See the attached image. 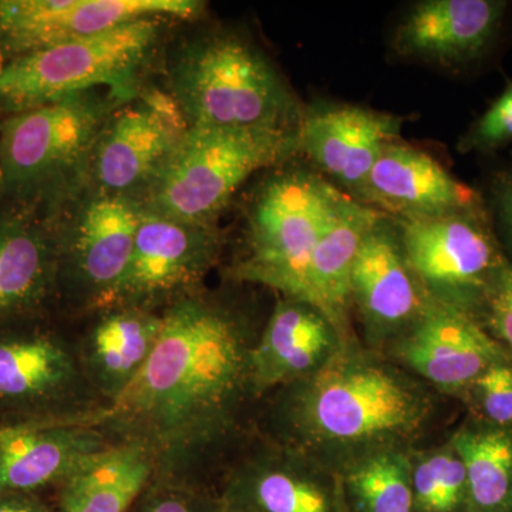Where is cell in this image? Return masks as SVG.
Segmentation results:
<instances>
[{
  "mask_svg": "<svg viewBox=\"0 0 512 512\" xmlns=\"http://www.w3.org/2000/svg\"><path fill=\"white\" fill-rule=\"evenodd\" d=\"M467 474V512H512V427L468 421L450 440Z\"/></svg>",
  "mask_w": 512,
  "mask_h": 512,
  "instance_id": "obj_26",
  "label": "cell"
},
{
  "mask_svg": "<svg viewBox=\"0 0 512 512\" xmlns=\"http://www.w3.org/2000/svg\"><path fill=\"white\" fill-rule=\"evenodd\" d=\"M141 212L134 198L94 192L77 221L57 220L59 293L79 292L100 309L130 264Z\"/></svg>",
  "mask_w": 512,
  "mask_h": 512,
  "instance_id": "obj_13",
  "label": "cell"
},
{
  "mask_svg": "<svg viewBox=\"0 0 512 512\" xmlns=\"http://www.w3.org/2000/svg\"><path fill=\"white\" fill-rule=\"evenodd\" d=\"M342 194L311 167L276 171L252 202L235 278L306 302L313 252Z\"/></svg>",
  "mask_w": 512,
  "mask_h": 512,
  "instance_id": "obj_7",
  "label": "cell"
},
{
  "mask_svg": "<svg viewBox=\"0 0 512 512\" xmlns=\"http://www.w3.org/2000/svg\"><path fill=\"white\" fill-rule=\"evenodd\" d=\"M220 251L215 225L188 224L143 207L130 264L99 311L163 312L178 299L198 293Z\"/></svg>",
  "mask_w": 512,
  "mask_h": 512,
  "instance_id": "obj_10",
  "label": "cell"
},
{
  "mask_svg": "<svg viewBox=\"0 0 512 512\" xmlns=\"http://www.w3.org/2000/svg\"><path fill=\"white\" fill-rule=\"evenodd\" d=\"M345 487L359 512H416L410 456L382 451L346 468Z\"/></svg>",
  "mask_w": 512,
  "mask_h": 512,
  "instance_id": "obj_27",
  "label": "cell"
},
{
  "mask_svg": "<svg viewBox=\"0 0 512 512\" xmlns=\"http://www.w3.org/2000/svg\"><path fill=\"white\" fill-rule=\"evenodd\" d=\"M153 355L107 419L119 440L147 444L156 476L197 481L198 470L227 439L245 397L254 393L247 323L201 292L161 312Z\"/></svg>",
  "mask_w": 512,
  "mask_h": 512,
  "instance_id": "obj_1",
  "label": "cell"
},
{
  "mask_svg": "<svg viewBox=\"0 0 512 512\" xmlns=\"http://www.w3.org/2000/svg\"><path fill=\"white\" fill-rule=\"evenodd\" d=\"M195 0H0V63L141 19L197 16Z\"/></svg>",
  "mask_w": 512,
  "mask_h": 512,
  "instance_id": "obj_12",
  "label": "cell"
},
{
  "mask_svg": "<svg viewBox=\"0 0 512 512\" xmlns=\"http://www.w3.org/2000/svg\"><path fill=\"white\" fill-rule=\"evenodd\" d=\"M346 345L329 319L311 303L284 298L251 350L255 394L311 376Z\"/></svg>",
  "mask_w": 512,
  "mask_h": 512,
  "instance_id": "obj_22",
  "label": "cell"
},
{
  "mask_svg": "<svg viewBox=\"0 0 512 512\" xmlns=\"http://www.w3.org/2000/svg\"><path fill=\"white\" fill-rule=\"evenodd\" d=\"M188 124L170 93L141 90L111 114L90 164L96 194L141 200Z\"/></svg>",
  "mask_w": 512,
  "mask_h": 512,
  "instance_id": "obj_11",
  "label": "cell"
},
{
  "mask_svg": "<svg viewBox=\"0 0 512 512\" xmlns=\"http://www.w3.org/2000/svg\"><path fill=\"white\" fill-rule=\"evenodd\" d=\"M221 512H332L333 497L319 466L272 443L232 468L221 493Z\"/></svg>",
  "mask_w": 512,
  "mask_h": 512,
  "instance_id": "obj_20",
  "label": "cell"
},
{
  "mask_svg": "<svg viewBox=\"0 0 512 512\" xmlns=\"http://www.w3.org/2000/svg\"><path fill=\"white\" fill-rule=\"evenodd\" d=\"M156 470L147 444L116 440L57 487V511L128 512Z\"/></svg>",
  "mask_w": 512,
  "mask_h": 512,
  "instance_id": "obj_25",
  "label": "cell"
},
{
  "mask_svg": "<svg viewBox=\"0 0 512 512\" xmlns=\"http://www.w3.org/2000/svg\"><path fill=\"white\" fill-rule=\"evenodd\" d=\"M430 393L382 357L346 343L272 403L274 443L343 471L382 451L404 450L433 414Z\"/></svg>",
  "mask_w": 512,
  "mask_h": 512,
  "instance_id": "obj_2",
  "label": "cell"
},
{
  "mask_svg": "<svg viewBox=\"0 0 512 512\" xmlns=\"http://www.w3.org/2000/svg\"><path fill=\"white\" fill-rule=\"evenodd\" d=\"M474 419L497 427H512V359L501 360L478 376L461 394Z\"/></svg>",
  "mask_w": 512,
  "mask_h": 512,
  "instance_id": "obj_30",
  "label": "cell"
},
{
  "mask_svg": "<svg viewBox=\"0 0 512 512\" xmlns=\"http://www.w3.org/2000/svg\"><path fill=\"white\" fill-rule=\"evenodd\" d=\"M484 201L504 255L512 264V168L494 175Z\"/></svg>",
  "mask_w": 512,
  "mask_h": 512,
  "instance_id": "obj_33",
  "label": "cell"
},
{
  "mask_svg": "<svg viewBox=\"0 0 512 512\" xmlns=\"http://www.w3.org/2000/svg\"><path fill=\"white\" fill-rule=\"evenodd\" d=\"M293 156L296 131L188 126L140 201L173 220L215 225L251 175Z\"/></svg>",
  "mask_w": 512,
  "mask_h": 512,
  "instance_id": "obj_5",
  "label": "cell"
},
{
  "mask_svg": "<svg viewBox=\"0 0 512 512\" xmlns=\"http://www.w3.org/2000/svg\"><path fill=\"white\" fill-rule=\"evenodd\" d=\"M83 383L76 350L46 325L45 315L0 326V427L103 419L76 414Z\"/></svg>",
  "mask_w": 512,
  "mask_h": 512,
  "instance_id": "obj_9",
  "label": "cell"
},
{
  "mask_svg": "<svg viewBox=\"0 0 512 512\" xmlns=\"http://www.w3.org/2000/svg\"><path fill=\"white\" fill-rule=\"evenodd\" d=\"M382 212L340 195L328 227L320 237L306 276V302L316 306L343 342L350 343V276L357 249Z\"/></svg>",
  "mask_w": 512,
  "mask_h": 512,
  "instance_id": "obj_24",
  "label": "cell"
},
{
  "mask_svg": "<svg viewBox=\"0 0 512 512\" xmlns=\"http://www.w3.org/2000/svg\"><path fill=\"white\" fill-rule=\"evenodd\" d=\"M416 512H467V474L450 443L410 460Z\"/></svg>",
  "mask_w": 512,
  "mask_h": 512,
  "instance_id": "obj_28",
  "label": "cell"
},
{
  "mask_svg": "<svg viewBox=\"0 0 512 512\" xmlns=\"http://www.w3.org/2000/svg\"><path fill=\"white\" fill-rule=\"evenodd\" d=\"M121 103L94 90L0 120L2 200L57 217L89 177L101 131Z\"/></svg>",
  "mask_w": 512,
  "mask_h": 512,
  "instance_id": "obj_3",
  "label": "cell"
},
{
  "mask_svg": "<svg viewBox=\"0 0 512 512\" xmlns=\"http://www.w3.org/2000/svg\"><path fill=\"white\" fill-rule=\"evenodd\" d=\"M512 143V82L460 140L463 153L491 154Z\"/></svg>",
  "mask_w": 512,
  "mask_h": 512,
  "instance_id": "obj_31",
  "label": "cell"
},
{
  "mask_svg": "<svg viewBox=\"0 0 512 512\" xmlns=\"http://www.w3.org/2000/svg\"><path fill=\"white\" fill-rule=\"evenodd\" d=\"M476 320L512 357V264L498 268Z\"/></svg>",
  "mask_w": 512,
  "mask_h": 512,
  "instance_id": "obj_32",
  "label": "cell"
},
{
  "mask_svg": "<svg viewBox=\"0 0 512 512\" xmlns=\"http://www.w3.org/2000/svg\"><path fill=\"white\" fill-rule=\"evenodd\" d=\"M128 512H221L217 494L183 478L154 476Z\"/></svg>",
  "mask_w": 512,
  "mask_h": 512,
  "instance_id": "obj_29",
  "label": "cell"
},
{
  "mask_svg": "<svg viewBox=\"0 0 512 512\" xmlns=\"http://www.w3.org/2000/svg\"><path fill=\"white\" fill-rule=\"evenodd\" d=\"M161 20H136L0 63V120L99 89L121 101L133 99L156 50Z\"/></svg>",
  "mask_w": 512,
  "mask_h": 512,
  "instance_id": "obj_6",
  "label": "cell"
},
{
  "mask_svg": "<svg viewBox=\"0 0 512 512\" xmlns=\"http://www.w3.org/2000/svg\"><path fill=\"white\" fill-rule=\"evenodd\" d=\"M350 296L352 308L375 340L399 339L429 305V296L407 264L393 218L382 214L360 242Z\"/></svg>",
  "mask_w": 512,
  "mask_h": 512,
  "instance_id": "obj_17",
  "label": "cell"
},
{
  "mask_svg": "<svg viewBox=\"0 0 512 512\" xmlns=\"http://www.w3.org/2000/svg\"><path fill=\"white\" fill-rule=\"evenodd\" d=\"M104 419L29 427L0 443V494H40L86 466L116 443L101 429Z\"/></svg>",
  "mask_w": 512,
  "mask_h": 512,
  "instance_id": "obj_21",
  "label": "cell"
},
{
  "mask_svg": "<svg viewBox=\"0 0 512 512\" xmlns=\"http://www.w3.org/2000/svg\"><path fill=\"white\" fill-rule=\"evenodd\" d=\"M396 222L407 264L427 296L476 319L505 259L485 201L443 217Z\"/></svg>",
  "mask_w": 512,
  "mask_h": 512,
  "instance_id": "obj_8",
  "label": "cell"
},
{
  "mask_svg": "<svg viewBox=\"0 0 512 512\" xmlns=\"http://www.w3.org/2000/svg\"><path fill=\"white\" fill-rule=\"evenodd\" d=\"M188 126L298 130L303 107L269 57L238 33L201 37L170 70Z\"/></svg>",
  "mask_w": 512,
  "mask_h": 512,
  "instance_id": "obj_4",
  "label": "cell"
},
{
  "mask_svg": "<svg viewBox=\"0 0 512 512\" xmlns=\"http://www.w3.org/2000/svg\"><path fill=\"white\" fill-rule=\"evenodd\" d=\"M57 295L56 218L36 204L0 201V326L46 315Z\"/></svg>",
  "mask_w": 512,
  "mask_h": 512,
  "instance_id": "obj_15",
  "label": "cell"
},
{
  "mask_svg": "<svg viewBox=\"0 0 512 512\" xmlns=\"http://www.w3.org/2000/svg\"><path fill=\"white\" fill-rule=\"evenodd\" d=\"M67 423V421H66ZM29 427H39V426H25V427H0V443L3 440L9 439L13 434L19 433L20 430L29 429Z\"/></svg>",
  "mask_w": 512,
  "mask_h": 512,
  "instance_id": "obj_35",
  "label": "cell"
},
{
  "mask_svg": "<svg viewBox=\"0 0 512 512\" xmlns=\"http://www.w3.org/2000/svg\"><path fill=\"white\" fill-rule=\"evenodd\" d=\"M394 353L406 369L458 396L488 367L512 359L473 316L433 299L397 339Z\"/></svg>",
  "mask_w": 512,
  "mask_h": 512,
  "instance_id": "obj_16",
  "label": "cell"
},
{
  "mask_svg": "<svg viewBox=\"0 0 512 512\" xmlns=\"http://www.w3.org/2000/svg\"><path fill=\"white\" fill-rule=\"evenodd\" d=\"M0 512H59L52 507L42 494L6 493L0 494Z\"/></svg>",
  "mask_w": 512,
  "mask_h": 512,
  "instance_id": "obj_34",
  "label": "cell"
},
{
  "mask_svg": "<svg viewBox=\"0 0 512 512\" xmlns=\"http://www.w3.org/2000/svg\"><path fill=\"white\" fill-rule=\"evenodd\" d=\"M0 201H2V185H0Z\"/></svg>",
  "mask_w": 512,
  "mask_h": 512,
  "instance_id": "obj_36",
  "label": "cell"
},
{
  "mask_svg": "<svg viewBox=\"0 0 512 512\" xmlns=\"http://www.w3.org/2000/svg\"><path fill=\"white\" fill-rule=\"evenodd\" d=\"M507 12L503 0L417 2L397 25L394 52L443 69H464L490 55Z\"/></svg>",
  "mask_w": 512,
  "mask_h": 512,
  "instance_id": "obj_18",
  "label": "cell"
},
{
  "mask_svg": "<svg viewBox=\"0 0 512 512\" xmlns=\"http://www.w3.org/2000/svg\"><path fill=\"white\" fill-rule=\"evenodd\" d=\"M484 195L419 148L394 141L367 178L360 201L394 221H419L468 210Z\"/></svg>",
  "mask_w": 512,
  "mask_h": 512,
  "instance_id": "obj_19",
  "label": "cell"
},
{
  "mask_svg": "<svg viewBox=\"0 0 512 512\" xmlns=\"http://www.w3.org/2000/svg\"><path fill=\"white\" fill-rule=\"evenodd\" d=\"M403 121L356 104L306 107L296 130L298 154L333 187L360 201L384 148L400 140Z\"/></svg>",
  "mask_w": 512,
  "mask_h": 512,
  "instance_id": "obj_14",
  "label": "cell"
},
{
  "mask_svg": "<svg viewBox=\"0 0 512 512\" xmlns=\"http://www.w3.org/2000/svg\"><path fill=\"white\" fill-rule=\"evenodd\" d=\"M161 312L137 308L101 311L80 349L84 379L110 406L143 372L160 338Z\"/></svg>",
  "mask_w": 512,
  "mask_h": 512,
  "instance_id": "obj_23",
  "label": "cell"
}]
</instances>
